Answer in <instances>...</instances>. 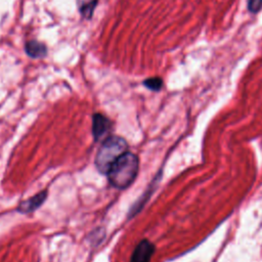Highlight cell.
<instances>
[{
	"label": "cell",
	"instance_id": "1",
	"mask_svg": "<svg viewBox=\"0 0 262 262\" xmlns=\"http://www.w3.org/2000/svg\"><path fill=\"white\" fill-rule=\"evenodd\" d=\"M139 171V158L137 155L126 151L110 168L107 181L116 189L128 188L136 179Z\"/></svg>",
	"mask_w": 262,
	"mask_h": 262
},
{
	"label": "cell",
	"instance_id": "2",
	"mask_svg": "<svg viewBox=\"0 0 262 262\" xmlns=\"http://www.w3.org/2000/svg\"><path fill=\"white\" fill-rule=\"evenodd\" d=\"M128 150L127 140L118 135H110L97 149L94 164L100 174L106 175L112 165Z\"/></svg>",
	"mask_w": 262,
	"mask_h": 262
},
{
	"label": "cell",
	"instance_id": "3",
	"mask_svg": "<svg viewBox=\"0 0 262 262\" xmlns=\"http://www.w3.org/2000/svg\"><path fill=\"white\" fill-rule=\"evenodd\" d=\"M92 136L95 142H101L111 135L113 129L112 121L100 113L92 115Z\"/></svg>",
	"mask_w": 262,
	"mask_h": 262
},
{
	"label": "cell",
	"instance_id": "4",
	"mask_svg": "<svg viewBox=\"0 0 262 262\" xmlns=\"http://www.w3.org/2000/svg\"><path fill=\"white\" fill-rule=\"evenodd\" d=\"M156 252V246L147 238L141 239L134 248L130 262H150Z\"/></svg>",
	"mask_w": 262,
	"mask_h": 262
},
{
	"label": "cell",
	"instance_id": "5",
	"mask_svg": "<svg viewBox=\"0 0 262 262\" xmlns=\"http://www.w3.org/2000/svg\"><path fill=\"white\" fill-rule=\"evenodd\" d=\"M47 195H48V191L46 189H43L38 193L30 196L29 199L21 201L17 205L16 211L21 214H31L36 210H38L45 203Z\"/></svg>",
	"mask_w": 262,
	"mask_h": 262
},
{
	"label": "cell",
	"instance_id": "6",
	"mask_svg": "<svg viewBox=\"0 0 262 262\" xmlns=\"http://www.w3.org/2000/svg\"><path fill=\"white\" fill-rule=\"evenodd\" d=\"M25 50L26 53L32 58H42L47 54L46 45L35 40L28 41L25 45Z\"/></svg>",
	"mask_w": 262,
	"mask_h": 262
},
{
	"label": "cell",
	"instance_id": "7",
	"mask_svg": "<svg viewBox=\"0 0 262 262\" xmlns=\"http://www.w3.org/2000/svg\"><path fill=\"white\" fill-rule=\"evenodd\" d=\"M98 0H77V5L80 14L84 18L90 19L93 15Z\"/></svg>",
	"mask_w": 262,
	"mask_h": 262
},
{
	"label": "cell",
	"instance_id": "8",
	"mask_svg": "<svg viewBox=\"0 0 262 262\" xmlns=\"http://www.w3.org/2000/svg\"><path fill=\"white\" fill-rule=\"evenodd\" d=\"M105 237V229L103 227L95 228L89 235V241L92 246L99 245Z\"/></svg>",
	"mask_w": 262,
	"mask_h": 262
},
{
	"label": "cell",
	"instance_id": "9",
	"mask_svg": "<svg viewBox=\"0 0 262 262\" xmlns=\"http://www.w3.org/2000/svg\"><path fill=\"white\" fill-rule=\"evenodd\" d=\"M143 85L151 91H160L163 87V80L160 77L147 78L143 81Z\"/></svg>",
	"mask_w": 262,
	"mask_h": 262
},
{
	"label": "cell",
	"instance_id": "10",
	"mask_svg": "<svg viewBox=\"0 0 262 262\" xmlns=\"http://www.w3.org/2000/svg\"><path fill=\"white\" fill-rule=\"evenodd\" d=\"M262 8V0H248V9L252 13L258 12Z\"/></svg>",
	"mask_w": 262,
	"mask_h": 262
}]
</instances>
